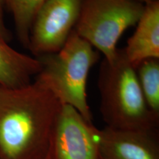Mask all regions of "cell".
Here are the masks:
<instances>
[{"label":"cell","mask_w":159,"mask_h":159,"mask_svg":"<svg viewBox=\"0 0 159 159\" xmlns=\"http://www.w3.org/2000/svg\"><path fill=\"white\" fill-rule=\"evenodd\" d=\"M83 0H46L32 25L28 49L37 57L58 52L78 21Z\"/></svg>","instance_id":"obj_5"},{"label":"cell","mask_w":159,"mask_h":159,"mask_svg":"<svg viewBox=\"0 0 159 159\" xmlns=\"http://www.w3.org/2000/svg\"><path fill=\"white\" fill-rule=\"evenodd\" d=\"M41 69L37 77L63 105L72 107L89 122L93 116L87 99V80L99 52L73 30L58 52L37 57Z\"/></svg>","instance_id":"obj_3"},{"label":"cell","mask_w":159,"mask_h":159,"mask_svg":"<svg viewBox=\"0 0 159 159\" xmlns=\"http://www.w3.org/2000/svg\"><path fill=\"white\" fill-rule=\"evenodd\" d=\"M41 69L37 57L19 52L0 39V86L7 89L26 86Z\"/></svg>","instance_id":"obj_9"},{"label":"cell","mask_w":159,"mask_h":159,"mask_svg":"<svg viewBox=\"0 0 159 159\" xmlns=\"http://www.w3.org/2000/svg\"><path fill=\"white\" fill-rule=\"evenodd\" d=\"M100 112L106 127L122 130H157L159 118L149 109L134 68L123 49L112 62L103 60L98 78Z\"/></svg>","instance_id":"obj_2"},{"label":"cell","mask_w":159,"mask_h":159,"mask_svg":"<svg viewBox=\"0 0 159 159\" xmlns=\"http://www.w3.org/2000/svg\"><path fill=\"white\" fill-rule=\"evenodd\" d=\"M137 1H139L141 2L144 3V4H146L148 2H152V1H155V0H137Z\"/></svg>","instance_id":"obj_13"},{"label":"cell","mask_w":159,"mask_h":159,"mask_svg":"<svg viewBox=\"0 0 159 159\" xmlns=\"http://www.w3.org/2000/svg\"><path fill=\"white\" fill-rule=\"evenodd\" d=\"M45 159H101L100 130L63 105Z\"/></svg>","instance_id":"obj_6"},{"label":"cell","mask_w":159,"mask_h":159,"mask_svg":"<svg viewBox=\"0 0 159 159\" xmlns=\"http://www.w3.org/2000/svg\"><path fill=\"white\" fill-rule=\"evenodd\" d=\"M62 106L37 77L21 88L0 86V159H45Z\"/></svg>","instance_id":"obj_1"},{"label":"cell","mask_w":159,"mask_h":159,"mask_svg":"<svg viewBox=\"0 0 159 159\" xmlns=\"http://www.w3.org/2000/svg\"><path fill=\"white\" fill-rule=\"evenodd\" d=\"M101 159H159L157 130H100Z\"/></svg>","instance_id":"obj_7"},{"label":"cell","mask_w":159,"mask_h":159,"mask_svg":"<svg viewBox=\"0 0 159 159\" xmlns=\"http://www.w3.org/2000/svg\"><path fill=\"white\" fill-rule=\"evenodd\" d=\"M13 15L19 41L28 49L32 25L40 7L46 0H4Z\"/></svg>","instance_id":"obj_10"},{"label":"cell","mask_w":159,"mask_h":159,"mask_svg":"<svg viewBox=\"0 0 159 159\" xmlns=\"http://www.w3.org/2000/svg\"><path fill=\"white\" fill-rule=\"evenodd\" d=\"M5 5L4 0H0V39L8 43L11 39V33L6 27L4 19L3 6Z\"/></svg>","instance_id":"obj_12"},{"label":"cell","mask_w":159,"mask_h":159,"mask_svg":"<svg viewBox=\"0 0 159 159\" xmlns=\"http://www.w3.org/2000/svg\"><path fill=\"white\" fill-rule=\"evenodd\" d=\"M144 4L137 0H83L74 31L112 62L119 39L138 23Z\"/></svg>","instance_id":"obj_4"},{"label":"cell","mask_w":159,"mask_h":159,"mask_svg":"<svg viewBox=\"0 0 159 159\" xmlns=\"http://www.w3.org/2000/svg\"><path fill=\"white\" fill-rule=\"evenodd\" d=\"M136 25V31L123 49L134 68L147 59L159 58V0L144 4Z\"/></svg>","instance_id":"obj_8"},{"label":"cell","mask_w":159,"mask_h":159,"mask_svg":"<svg viewBox=\"0 0 159 159\" xmlns=\"http://www.w3.org/2000/svg\"><path fill=\"white\" fill-rule=\"evenodd\" d=\"M136 71L147 105L159 118V58L145 60L136 67Z\"/></svg>","instance_id":"obj_11"}]
</instances>
